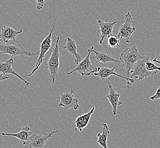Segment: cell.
<instances>
[{
  "label": "cell",
  "instance_id": "cell-1",
  "mask_svg": "<svg viewBox=\"0 0 160 148\" xmlns=\"http://www.w3.org/2000/svg\"><path fill=\"white\" fill-rule=\"evenodd\" d=\"M145 56H142L139 53L136 46L134 45L131 47L124 50L121 53L119 59L123 65L120 68L124 67L126 70H122V71L126 74L127 77L130 78V73L133 66L139 60L145 58Z\"/></svg>",
  "mask_w": 160,
  "mask_h": 148
},
{
  "label": "cell",
  "instance_id": "cell-2",
  "mask_svg": "<svg viewBox=\"0 0 160 148\" xmlns=\"http://www.w3.org/2000/svg\"><path fill=\"white\" fill-rule=\"evenodd\" d=\"M59 40L60 37H57L56 42L55 46L51 52V55L49 58L48 62L44 63L47 68L49 70L50 73V77L52 80L53 83H55V79L58 77L59 75V65L60 61L59 59L60 56V53L59 51Z\"/></svg>",
  "mask_w": 160,
  "mask_h": 148
},
{
  "label": "cell",
  "instance_id": "cell-3",
  "mask_svg": "<svg viewBox=\"0 0 160 148\" xmlns=\"http://www.w3.org/2000/svg\"><path fill=\"white\" fill-rule=\"evenodd\" d=\"M56 21V19H55L54 21L50 33L46 37V38L41 43L40 46V51L39 52L38 56V57L34 59V61L35 62V67L31 73L27 75L26 77H31V75H32L39 68L40 65L44 63L43 62V58L45 56V54L50 49V48L52 46V37L53 33L55 30Z\"/></svg>",
  "mask_w": 160,
  "mask_h": 148
},
{
  "label": "cell",
  "instance_id": "cell-4",
  "mask_svg": "<svg viewBox=\"0 0 160 148\" xmlns=\"http://www.w3.org/2000/svg\"><path fill=\"white\" fill-rule=\"evenodd\" d=\"M0 54H9L12 57L18 56H36L37 53H31L25 49L21 44L13 42L12 44L1 43L0 45Z\"/></svg>",
  "mask_w": 160,
  "mask_h": 148
},
{
  "label": "cell",
  "instance_id": "cell-5",
  "mask_svg": "<svg viewBox=\"0 0 160 148\" xmlns=\"http://www.w3.org/2000/svg\"><path fill=\"white\" fill-rule=\"evenodd\" d=\"M146 57L145 58L139 60L133 66L132 70L130 73V78H135L139 80H142L157 74L158 70L149 71L147 70L145 66Z\"/></svg>",
  "mask_w": 160,
  "mask_h": 148
},
{
  "label": "cell",
  "instance_id": "cell-6",
  "mask_svg": "<svg viewBox=\"0 0 160 148\" xmlns=\"http://www.w3.org/2000/svg\"><path fill=\"white\" fill-rule=\"evenodd\" d=\"M88 54L85 58L80 62L79 64L76 66L74 70L71 71L69 72H68V75H71L73 74L74 72H78L79 74H81L82 77H89L92 74L95 73L98 67H95L92 65L90 58V56L92 53L90 48L88 50Z\"/></svg>",
  "mask_w": 160,
  "mask_h": 148
},
{
  "label": "cell",
  "instance_id": "cell-7",
  "mask_svg": "<svg viewBox=\"0 0 160 148\" xmlns=\"http://www.w3.org/2000/svg\"><path fill=\"white\" fill-rule=\"evenodd\" d=\"M125 21L120 26L117 36L119 38L124 39L126 42L129 43V38L131 37L132 34L136 31V28L132 26L133 19L130 13H127L125 15Z\"/></svg>",
  "mask_w": 160,
  "mask_h": 148
},
{
  "label": "cell",
  "instance_id": "cell-8",
  "mask_svg": "<svg viewBox=\"0 0 160 148\" xmlns=\"http://www.w3.org/2000/svg\"><path fill=\"white\" fill-rule=\"evenodd\" d=\"M74 90L71 89L69 92L60 93V102L58 104L59 107H63L64 110L69 108H73L74 110H77L80 108L78 100L75 98L73 95Z\"/></svg>",
  "mask_w": 160,
  "mask_h": 148
},
{
  "label": "cell",
  "instance_id": "cell-9",
  "mask_svg": "<svg viewBox=\"0 0 160 148\" xmlns=\"http://www.w3.org/2000/svg\"><path fill=\"white\" fill-rule=\"evenodd\" d=\"M58 132V130H53L48 133L44 132L42 135L33 134L30 139L28 147L29 148H42L47 141L51 138L53 135Z\"/></svg>",
  "mask_w": 160,
  "mask_h": 148
},
{
  "label": "cell",
  "instance_id": "cell-10",
  "mask_svg": "<svg viewBox=\"0 0 160 148\" xmlns=\"http://www.w3.org/2000/svg\"><path fill=\"white\" fill-rule=\"evenodd\" d=\"M116 67H114V68H108L107 67H99L97 68V70L95 73H94V75L97 77H98L101 81L106 80L108 79V77H110L111 75H115L117 76L118 77H122L124 79H126L127 82V84L128 85L129 87L131 88V84L135 82V80L132 78H128L126 77H124L122 75H120L119 74H118L115 72L114 71L115 70Z\"/></svg>",
  "mask_w": 160,
  "mask_h": 148
},
{
  "label": "cell",
  "instance_id": "cell-11",
  "mask_svg": "<svg viewBox=\"0 0 160 148\" xmlns=\"http://www.w3.org/2000/svg\"><path fill=\"white\" fill-rule=\"evenodd\" d=\"M117 23V22H105L98 19V24L100 32H101V38L99 40V44L102 45L103 43V41L105 40L109 36L112 34H114L113 33V29L114 26Z\"/></svg>",
  "mask_w": 160,
  "mask_h": 148
},
{
  "label": "cell",
  "instance_id": "cell-12",
  "mask_svg": "<svg viewBox=\"0 0 160 148\" xmlns=\"http://www.w3.org/2000/svg\"><path fill=\"white\" fill-rule=\"evenodd\" d=\"M22 32V29H20V30L18 31L10 26H5L1 28L0 40L2 43H7L10 40H12L13 42H16V37Z\"/></svg>",
  "mask_w": 160,
  "mask_h": 148
},
{
  "label": "cell",
  "instance_id": "cell-13",
  "mask_svg": "<svg viewBox=\"0 0 160 148\" xmlns=\"http://www.w3.org/2000/svg\"><path fill=\"white\" fill-rule=\"evenodd\" d=\"M32 133L30 130V128L28 126H26L22 128L20 132L16 133H2V135L4 137H15L18 139L23 145H26L28 141H30Z\"/></svg>",
  "mask_w": 160,
  "mask_h": 148
},
{
  "label": "cell",
  "instance_id": "cell-14",
  "mask_svg": "<svg viewBox=\"0 0 160 148\" xmlns=\"http://www.w3.org/2000/svg\"><path fill=\"white\" fill-rule=\"evenodd\" d=\"M108 84L109 92H108V94L107 95V98L112 105L113 115L116 116L117 114L118 107L119 105H122L123 104V102L119 100L120 95L117 92V91L113 88V87L112 86L109 81L108 82Z\"/></svg>",
  "mask_w": 160,
  "mask_h": 148
},
{
  "label": "cell",
  "instance_id": "cell-15",
  "mask_svg": "<svg viewBox=\"0 0 160 148\" xmlns=\"http://www.w3.org/2000/svg\"><path fill=\"white\" fill-rule=\"evenodd\" d=\"M90 49H91L92 53H94L95 54V56L92 57V59H96V63L101 62L103 64H106L109 62H112L122 63L120 60H117L113 58L111 56V54L108 53V51L99 52L94 49L93 45H92V46L90 47Z\"/></svg>",
  "mask_w": 160,
  "mask_h": 148
},
{
  "label": "cell",
  "instance_id": "cell-16",
  "mask_svg": "<svg viewBox=\"0 0 160 148\" xmlns=\"http://www.w3.org/2000/svg\"><path fill=\"white\" fill-rule=\"evenodd\" d=\"M14 63L13 57L12 56L11 58L9 60L6 61L5 62H1L0 63V74H5V75H9V74H12L13 75H15L17 77H18L20 79L23 80L27 86L29 85V83L27 80L24 79L23 77L20 76L13 68H12V65Z\"/></svg>",
  "mask_w": 160,
  "mask_h": 148
},
{
  "label": "cell",
  "instance_id": "cell-17",
  "mask_svg": "<svg viewBox=\"0 0 160 148\" xmlns=\"http://www.w3.org/2000/svg\"><path fill=\"white\" fill-rule=\"evenodd\" d=\"M95 110H96V107L93 106L89 112L80 115L76 118V120L74 122V123L76 124L75 131L76 132H82L83 128H85L88 125L91 116L92 114L94 112Z\"/></svg>",
  "mask_w": 160,
  "mask_h": 148
},
{
  "label": "cell",
  "instance_id": "cell-18",
  "mask_svg": "<svg viewBox=\"0 0 160 148\" xmlns=\"http://www.w3.org/2000/svg\"><path fill=\"white\" fill-rule=\"evenodd\" d=\"M60 48L65 49L68 51V53L72 56L74 59V61L76 65L79 64L83 59L82 56L77 53V45L74 40H73L71 37L67 38V43L65 46L60 47Z\"/></svg>",
  "mask_w": 160,
  "mask_h": 148
},
{
  "label": "cell",
  "instance_id": "cell-19",
  "mask_svg": "<svg viewBox=\"0 0 160 148\" xmlns=\"http://www.w3.org/2000/svg\"><path fill=\"white\" fill-rule=\"evenodd\" d=\"M102 126H103V128L101 131L97 134V137L98 138L97 142L103 148H108L107 141H108V137L110 136V129L108 127L107 124H103Z\"/></svg>",
  "mask_w": 160,
  "mask_h": 148
},
{
  "label": "cell",
  "instance_id": "cell-20",
  "mask_svg": "<svg viewBox=\"0 0 160 148\" xmlns=\"http://www.w3.org/2000/svg\"><path fill=\"white\" fill-rule=\"evenodd\" d=\"M120 40L117 34H113L108 37V44L111 48H118L120 47Z\"/></svg>",
  "mask_w": 160,
  "mask_h": 148
},
{
  "label": "cell",
  "instance_id": "cell-21",
  "mask_svg": "<svg viewBox=\"0 0 160 148\" xmlns=\"http://www.w3.org/2000/svg\"><path fill=\"white\" fill-rule=\"evenodd\" d=\"M145 66H146V68L148 71H156V70L160 71V67L157 66L154 64V62L151 61V58L149 56L146 57Z\"/></svg>",
  "mask_w": 160,
  "mask_h": 148
},
{
  "label": "cell",
  "instance_id": "cell-22",
  "mask_svg": "<svg viewBox=\"0 0 160 148\" xmlns=\"http://www.w3.org/2000/svg\"><path fill=\"white\" fill-rule=\"evenodd\" d=\"M150 99L151 100H153V101H155V100H157L158 99H160V86H158L157 91L156 92L154 95L151 96Z\"/></svg>",
  "mask_w": 160,
  "mask_h": 148
},
{
  "label": "cell",
  "instance_id": "cell-23",
  "mask_svg": "<svg viewBox=\"0 0 160 148\" xmlns=\"http://www.w3.org/2000/svg\"><path fill=\"white\" fill-rule=\"evenodd\" d=\"M37 1V8L38 10H40L43 8V6L46 5L45 0H36Z\"/></svg>",
  "mask_w": 160,
  "mask_h": 148
},
{
  "label": "cell",
  "instance_id": "cell-24",
  "mask_svg": "<svg viewBox=\"0 0 160 148\" xmlns=\"http://www.w3.org/2000/svg\"><path fill=\"white\" fill-rule=\"evenodd\" d=\"M12 77V76H9V75L0 74V81L2 82V80H6L8 79H9L10 77Z\"/></svg>",
  "mask_w": 160,
  "mask_h": 148
},
{
  "label": "cell",
  "instance_id": "cell-25",
  "mask_svg": "<svg viewBox=\"0 0 160 148\" xmlns=\"http://www.w3.org/2000/svg\"><path fill=\"white\" fill-rule=\"evenodd\" d=\"M152 61L154 62V63H158V64H160V61L157 60V58L153 59L152 60Z\"/></svg>",
  "mask_w": 160,
  "mask_h": 148
},
{
  "label": "cell",
  "instance_id": "cell-26",
  "mask_svg": "<svg viewBox=\"0 0 160 148\" xmlns=\"http://www.w3.org/2000/svg\"><path fill=\"white\" fill-rule=\"evenodd\" d=\"M159 56H160V55H159Z\"/></svg>",
  "mask_w": 160,
  "mask_h": 148
}]
</instances>
